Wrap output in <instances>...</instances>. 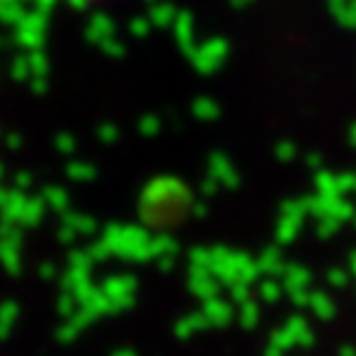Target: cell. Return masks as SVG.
Wrapping results in <instances>:
<instances>
[{"label":"cell","mask_w":356,"mask_h":356,"mask_svg":"<svg viewBox=\"0 0 356 356\" xmlns=\"http://www.w3.org/2000/svg\"><path fill=\"white\" fill-rule=\"evenodd\" d=\"M87 3H95V0H87Z\"/></svg>","instance_id":"cell-1"}]
</instances>
